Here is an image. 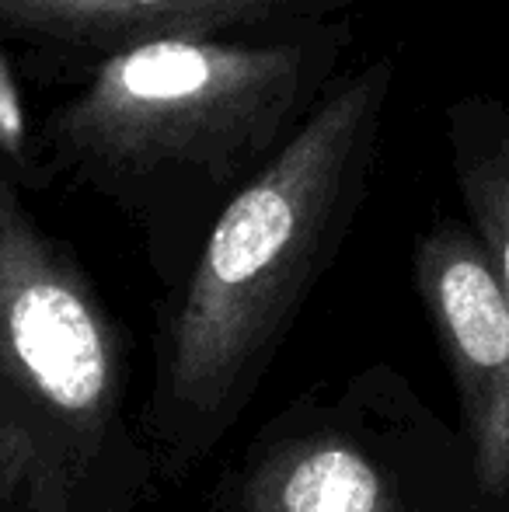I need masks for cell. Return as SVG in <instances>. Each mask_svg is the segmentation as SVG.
I'll use <instances>...</instances> for the list:
<instances>
[{"label": "cell", "instance_id": "cell-6", "mask_svg": "<svg viewBox=\"0 0 509 512\" xmlns=\"http://www.w3.org/2000/svg\"><path fill=\"white\" fill-rule=\"evenodd\" d=\"M353 4L360 0H0V35L95 67L136 46L339 18Z\"/></svg>", "mask_w": 509, "mask_h": 512}, {"label": "cell", "instance_id": "cell-8", "mask_svg": "<svg viewBox=\"0 0 509 512\" xmlns=\"http://www.w3.org/2000/svg\"><path fill=\"white\" fill-rule=\"evenodd\" d=\"M7 115H11V95H7V84L0 81V150H4V154H18V150H14V143L4 136V129H7Z\"/></svg>", "mask_w": 509, "mask_h": 512}, {"label": "cell", "instance_id": "cell-1", "mask_svg": "<svg viewBox=\"0 0 509 512\" xmlns=\"http://www.w3.org/2000/svg\"><path fill=\"white\" fill-rule=\"evenodd\" d=\"M398 56L342 70L276 157L217 213L168 293L143 432L157 481H185L238 425L293 317L370 196Z\"/></svg>", "mask_w": 509, "mask_h": 512}, {"label": "cell", "instance_id": "cell-7", "mask_svg": "<svg viewBox=\"0 0 509 512\" xmlns=\"http://www.w3.org/2000/svg\"><path fill=\"white\" fill-rule=\"evenodd\" d=\"M447 147L468 227L509 300V105L482 91L450 102Z\"/></svg>", "mask_w": 509, "mask_h": 512}, {"label": "cell", "instance_id": "cell-4", "mask_svg": "<svg viewBox=\"0 0 509 512\" xmlns=\"http://www.w3.org/2000/svg\"><path fill=\"white\" fill-rule=\"evenodd\" d=\"M203 512H489L461 429L398 370L367 366L279 408Z\"/></svg>", "mask_w": 509, "mask_h": 512}, {"label": "cell", "instance_id": "cell-5", "mask_svg": "<svg viewBox=\"0 0 509 512\" xmlns=\"http://www.w3.org/2000/svg\"><path fill=\"white\" fill-rule=\"evenodd\" d=\"M412 276L447 356L461 432L489 512H509V300L468 220L440 216L412 251Z\"/></svg>", "mask_w": 509, "mask_h": 512}, {"label": "cell", "instance_id": "cell-3", "mask_svg": "<svg viewBox=\"0 0 509 512\" xmlns=\"http://www.w3.org/2000/svg\"><path fill=\"white\" fill-rule=\"evenodd\" d=\"M157 485L123 324L0 157V512H140Z\"/></svg>", "mask_w": 509, "mask_h": 512}, {"label": "cell", "instance_id": "cell-2", "mask_svg": "<svg viewBox=\"0 0 509 512\" xmlns=\"http://www.w3.org/2000/svg\"><path fill=\"white\" fill-rule=\"evenodd\" d=\"M349 46L339 14L126 49L42 115L35 150L123 209L171 293L220 209L325 98Z\"/></svg>", "mask_w": 509, "mask_h": 512}]
</instances>
